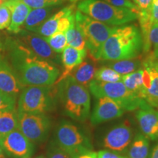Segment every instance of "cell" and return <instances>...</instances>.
Returning a JSON list of instances; mask_svg holds the SVG:
<instances>
[{
  "mask_svg": "<svg viewBox=\"0 0 158 158\" xmlns=\"http://www.w3.org/2000/svg\"><path fill=\"white\" fill-rule=\"evenodd\" d=\"M5 48L10 63L21 84L25 86H53L60 71L56 65L39 58L19 39H7Z\"/></svg>",
  "mask_w": 158,
  "mask_h": 158,
  "instance_id": "1",
  "label": "cell"
},
{
  "mask_svg": "<svg viewBox=\"0 0 158 158\" xmlns=\"http://www.w3.org/2000/svg\"><path fill=\"white\" fill-rule=\"evenodd\" d=\"M143 51V38L137 26L115 27L103 44L100 60L118 61L136 58Z\"/></svg>",
  "mask_w": 158,
  "mask_h": 158,
  "instance_id": "2",
  "label": "cell"
},
{
  "mask_svg": "<svg viewBox=\"0 0 158 158\" xmlns=\"http://www.w3.org/2000/svg\"><path fill=\"white\" fill-rule=\"evenodd\" d=\"M57 85L56 95L62 102L64 112L74 120L84 122L89 116L91 99L87 87L68 76Z\"/></svg>",
  "mask_w": 158,
  "mask_h": 158,
  "instance_id": "3",
  "label": "cell"
},
{
  "mask_svg": "<svg viewBox=\"0 0 158 158\" xmlns=\"http://www.w3.org/2000/svg\"><path fill=\"white\" fill-rule=\"evenodd\" d=\"M78 9L84 14L107 25H123L138 19L135 11L115 7L104 0H83L78 4Z\"/></svg>",
  "mask_w": 158,
  "mask_h": 158,
  "instance_id": "4",
  "label": "cell"
},
{
  "mask_svg": "<svg viewBox=\"0 0 158 158\" xmlns=\"http://www.w3.org/2000/svg\"><path fill=\"white\" fill-rule=\"evenodd\" d=\"M75 20L84 35L86 50L89 54L90 59L94 62L100 61L103 44L113 32L115 27H110L96 21L78 10L75 13Z\"/></svg>",
  "mask_w": 158,
  "mask_h": 158,
  "instance_id": "5",
  "label": "cell"
},
{
  "mask_svg": "<svg viewBox=\"0 0 158 158\" xmlns=\"http://www.w3.org/2000/svg\"><path fill=\"white\" fill-rule=\"evenodd\" d=\"M54 92L52 86H25L19 94L17 112L45 114L54 106Z\"/></svg>",
  "mask_w": 158,
  "mask_h": 158,
  "instance_id": "6",
  "label": "cell"
},
{
  "mask_svg": "<svg viewBox=\"0 0 158 158\" xmlns=\"http://www.w3.org/2000/svg\"><path fill=\"white\" fill-rule=\"evenodd\" d=\"M89 88L97 98L107 97L114 100L124 110L130 111L137 110L143 100L128 90L122 81L105 83L94 79L89 85Z\"/></svg>",
  "mask_w": 158,
  "mask_h": 158,
  "instance_id": "7",
  "label": "cell"
},
{
  "mask_svg": "<svg viewBox=\"0 0 158 158\" xmlns=\"http://www.w3.org/2000/svg\"><path fill=\"white\" fill-rule=\"evenodd\" d=\"M56 144L71 158L92 150L89 139L74 124L64 122L59 125L56 131Z\"/></svg>",
  "mask_w": 158,
  "mask_h": 158,
  "instance_id": "8",
  "label": "cell"
},
{
  "mask_svg": "<svg viewBox=\"0 0 158 158\" xmlns=\"http://www.w3.org/2000/svg\"><path fill=\"white\" fill-rule=\"evenodd\" d=\"M50 127V120L45 114L18 112L17 129L31 143L44 141L48 136Z\"/></svg>",
  "mask_w": 158,
  "mask_h": 158,
  "instance_id": "9",
  "label": "cell"
},
{
  "mask_svg": "<svg viewBox=\"0 0 158 158\" xmlns=\"http://www.w3.org/2000/svg\"><path fill=\"white\" fill-rule=\"evenodd\" d=\"M18 34L19 40L39 58L54 65L60 64L61 56L59 54H57L51 48L44 37L25 29H22Z\"/></svg>",
  "mask_w": 158,
  "mask_h": 158,
  "instance_id": "10",
  "label": "cell"
},
{
  "mask_svg": "<svg viewBox=\"0 0 158 158\" xmlns=\"http://www.w3.org/2000/svg\"><path fill=\"white\" fill-rule=\"evenodd\" d=\"M76 5H71L61 9L43 23L35 33L48 37L56 32H65L75 19Z\"/></svg>",
  "mask_w": 158,
  "mask_h": 158,
  "instance_id": "11",
  "label": "cell"
},
{
  "mask_svg": "<svg viewBox=\"0 0 158 158\" xmlns=\"http://www.w3.org/2000/svg\"><path fill=\"white\" fill-rule=\"evenodd\" d=\"M0 145L6 155L13 158H29L34 152L33 143L18 129L0 138Z\"/></svg>",
  "mask_w": 158,
  "mask_h": 158,
  "instance_id": "12",
  "label": "cell"
},
{
  "mask_svg": "<svg viewBox=\"0 0 158 158\" xmlns=\"http://www.w3.org/2000/svg\"><path fill=\"white\" fill-rule=\"evenodd\" d=\"M133 133L128 121H124L109 130L105 136L103 146L112 151L124 153L132 142Z\"/></svg>",
  "mask_w": 158,
  "mask_h": 158,
  "instance_id": "13",
  "label": "cell"
},
{
  "mask_svg": "<svg viewBox=\"0 0 158 158\" xmlns=\"http://www.w3.org/2000/svg\"><path fill=\"white\" fill-rule=\"evenodd\" d=\"M135 117L142 133L149 140L158 139V111L143 100L136 110Z\"/></svg>",
  "mask_w": 158,
  "mask_h": 158,
  "instance_id": "14",
  "label": "cell"
},
{
  "mask_svg": "<svg viewBox=\"0 0 158 158\" xmlns=\"http://www.w3.org/2000/svg\"><path fill=\"white\" fill-rule=\"evenodd\" d=\"M124 110L119 105L111 99L107 97L99 98L91 116V122L96 125L115 119L123 115Z\"/></svg>",
  "mask_w": 158,
  "mask_h": 158,
  "instance_id": "15",
  "label": "cell"
},
{
  "mask_svg": "<svg viewBox=\"0 0 158 158\" xmlns=\"http://www.w3.org/2000/svg\"><path fill=\"white\" fill-rule=\"evenodd\" d=\"M23 88L8 59L0 54V91L17 98Z\"/></svg>",
  "mask_w": 158,
  "mask_h": 158,
  "instance_id": "16",
  "label": "cell"
},
{
  "mask_svg": "<svg viewBox=\"0 0 158 158\" xmlns=\"http://www.w3.org/2000/svg\"><path fill=\"white\" fill-rule=\"evenodd\" d=\"M87 56V51L86 49L84 50H78L71 46H67L61 55V63H62L64 70L62 73L59 75L54 85H56L62 81L70 76L72 71L76 67L81 63Z\"/></svg>",
  "mask_w": 158,
  "mask_h": 158,
  "instance_id": "17",
  "label": "cell"
},
{
  "mask_svg": "<svg viewBox=\"0 0 158 158\" xmlns=\"http://www.w3.org/2000/svg\"><path fill=\"white\" fill-rule=\"evenodd\" d=\"M4 4L11 13L10 23L7 29L10 32L18 34L22 30L21 27L24 24L31 8L21 0H7Z\"/></svg>",
  "mask_w": 158,
  "mask_h": 158,
  "instance_id": "18",
  "label": "cell"
},
{
  "mask_svg": "<svg viewBox=\"0 0 158 158\" xmlns=\"http://www.w3.org/2000/svg\"><path fill=\"white\" fill-rule=\"evenodd\" d=\"M96 70L94 62H92L90 59V60L83 61L72 71L69 76L72 77L77 83L82 86L89 87V85L94 80Z\"/></svg>",
  "mask_w": 158,
  "mask_h": 158,
  "instance_id": "19",
  "label": "cell"
},
{
  "mask_svg": "<svg viewBox=\"0 0 158 158\" xmlns=\"http://www.w3.org/2000/svg\"><path fill=\"white\" fill-rule=\"evenodd\" d=\"M54 10H55L54 6L31 10L23 24L26 30L35 32L48 18L51 16Z\"/></svg>",
  "mask_w": 158,
  "mask_h": 158,
  "instance_id": "20",
  "label": "cell"
},
{
  "mask_svg": "<svg viewBox=\"0 0 158 158\" xmlns=\"http://www.w3.org/2000/svg\"><path fill=\"white\" fill-rule=\"evenodd\" d=\"M147 68L151 75V84L147 89H144L141 94V98L145 100L152 108H158V70L150 66Z\"/></svg>",
  "mask_w": 158,
  "mask_h": 158,
  "instance_id": "21",
  "label": "cell"
},
{
  "mask_svg": "<svg viewBox=\"0 0 158 158\" xmlns=\"http://www.w3.org/2000/svg\"><path fill=\"white\" fill-rule=\"evenodd\" d=\"M149 149V139L143 133H138L130 146L128 158H148Z\"/></svg>",
  "mask_w": 158,
  "mask_h": 158,
  "instance_id": "22",
  "label": "cell"
},
{
  "mask_svg": "<svg viewBox=\"0 0 158 158\" xmlns=\"http://www.w3.org/2000/svg\"><path fill=\"white\" fill-rule=\"evenodd\" d=\"M121 81L128 90L141 98V94L143 91V68L131 73L122 76Z\"/></svg>",
  "mask_w": 158,
  "mask_h": 158,
  "instance_id": "23",
  "label": "cell"
},
{
  "mask_svg": "<svg viewBox=\"0 0 158 158\" xmlns=\"http://www.w3.org/2000/svg\"><path fill=\"white\" fill-rule=\"evenodd\" d=\"M64 34L68 46H71L78 50L86 49V43H85L84 35L76 23L75 19Z\"/></svg>",
  "mask_w": 158,
  "mask_h": 158,
  "instance_id": "24",
  "label": "cell"
},
{
  "mask_svg": "<svg viewBox=\"0 0 158 158\" xmlns=\"http://www.w3.org/2000/svg\"><path fill=\"white\" fill-rule=\"evenodd\" d=\"M109 67L121 76H124L142 68V62L136 58L113 61L108 64Z\"/></svg>",
  "mask_w": 158,
  "mask_h": 158,
  "instance_id": "25",
  "label": "cell"
},
{
  "mask_svg": "<svg viewBox=\"0 0 158 158\" xmlns=\"http://www.w3.org/2000/svg\"><path fill=\"white\" fill-rule=\"evenodd\" d=\"M18 112L16 110L0 112V138L17 129Z\"/></svg>",
  "mask_w": 158,
  "mask_h": 158,
  "instance_id": "26",
  "label": "cell"
},
{
  "mask_svg": "<svg viewBox=\"0 0 158 158\" xmlns=\"http://www.w3.org/2000/svg\"><path fill=\"white\" fill-rule=\"evenodd\" d=\"M122 76L108 66H102L96 70L94 80L105 83L121 81Z\"/></svg>",
  "mask_w": 158,
  "mask_h": 158,
  "instance_id": "27",
  "label": "cell"
},
{
  "mask_svg": "<svg viewBox=\"0 0 158 158\" xmlns=\"http://www.w3.org/2000/svg\"><path fill=\"white\" fill-rule=\"evenodd\" d=\"M45 39L51 48L57 54H62L63 50L68 45L64 32H56L50 37H45Z\"/></svg>",
  "mask_w": 158,
  "mask_h": 158,
  "instance_id": "28",
  "label": "cell"
},
{
  "mask_svg": "<svg viewBox=\"0 0 158 158\" xmlns=\"http://www.w3.org/2000/svg\"><path fill=\"white\" fill-rule=\"evenodd\" d=\"M158 46V23H155L152 26L150 29L149 35H148L147 40L145 44L143 45V52L147 54L151 51L152 48L153 49Z\"/></svg>",
  "mask_w": 158,
  "mask_h": 158,
  "instance_id": "29",
  "label": "cell"
},
{
  "mask_svg": "<svg viewBox=\"0 0 158 158\" xmlns=\"http://www.w3.org/2000/svg\"><path fill=\"white\" fill-rule=\"evenodd\" d=\"M16 106V98L0 91V112L14 110Z\"/></svg>",
  "mask_w": 158,
  "mask_h": 158,
  "instance_id": "30",
  "label": "cell"
},
{
  "mask_svg": "<svg viewBox=\"0 0 158 158\" xmlns=\"http://www.w3.org/2000/svg\"><path fill=\"white\" fill-rule=\"evenodd\" d=\"M31 9L42 8V7L58 6L62 4L65 0H21Z\"/></svg>",
  "mask_w": 158,
  "mask_h": 158,
  "instance_id": "31",
  "label": "cell"
},
{
  "mask_svg": "<svg viewBox=\"0 0 158 158\" xmlns=\"http://www.w3.org/2000/svg\"><path fill=\"white\" fill-rule=\"evenodd\" d=\"M142 67L150 66L158 70V46L153 49L152 51L147 53V56L142 61Z\"/></svg>",
  "mask_w": 158,
  "mask_h": 158,
  "instance_id": "32",
  "label": "cell"
},
{
  "mask_svg": "<svg viewBox=\"0 0 158 158\" xmlns=\"http://www.w3.org/2000/svg\"><path fill=\"white\" fill-rule=\"evenodd\" d=\"M11 20V13L5 4L0 5V29L8 28Z\"/></svg>",
  "mask_w": 158,
  "mask_h": 158,
  "instance_id": "33",
  "label": "cell"
},
{
  "mask_svg": "<svg viewBox=\"0 0 158 158\" xmlns=\"http://www.w3.org/2000/svg\"><path fill=\"white\" fill-rule=\"evenodd\" d=\"M137 8L138 13H150L153 0H133Z\"/></svg>",
  "mask_w": 158,
  "mask_h": 158,
  "instance_id": "34",
  "label": "cell"
},
{
  "mask_svg": "<svg viewBox=\"0 0 158 158\" xmlns=\"http://www.w3.org/2000/svg\"><path fill=\"white\" fill-rule=\"evenodd\" d=\"M107 2L110 5L115 6L118 7H124V8H128L135 11L137 13V8L136 6L133 2H132L130 0H104Z\"/></svg>",
  "mask_w": 158,
  "mask_h": 158,
  "instance_id": "35",
  "label": "cell"
},
{
  "mask_svg": "<svg viewBox=\"0 0 158 158\" xmlns=\"http://www.w3.org/2000/svg\"><path fill=\"white\" fill-rule=\"evenodd\" d=\"M48 158H71L68 153L63 151L58 146H51L48 153Z\"/></svg>",
  "mask_w": 158,
  "mask_h": 158,
  "instance_id": "36",
  "label": "cell"
},
{
  "mask_svg": "<svg viewBox=\"0 0 158 158\" xmlns=\"http://www.w3.org/2000/svg\"><path fill=\"white\" fill-rule=\"evenodd\" d=\"M97 157L98 158H127L119 154L112 152L108 151V150H100L97 152Z\"/></svg>",
  "mask_w": 158,
  "mask_h": 158,
  "instance_id": "37",
  "label": "cell"
},
{
  "mask_svg": "<svg viewBox=\"0 0 158 158\" xmlns=\"http://www.w3.org/2000/svg\"><path fill=\"white\" fill-rule=\"evenodd\" d=\"M151 20L153 24L158 23V0H153L151 6Z\"/></svg>",
  "mask_w": 158,
  "mask_h": 158,
  "instance_id": "38",
  "label": "cell"
},
{
  "mask_svg": "<svg viewBox=\"0 0 158 158\" xmlns=\"http://www.w3.org/2000/svg\"><path fill=\"white\" fill-rule=\"evenodd\" d=\"M75 158H98L97 157V153L94 152H86L84 154H82V155H78V157Z\"/></svg>",
  "mask_w": 158,
  "mask_h": 158,
  "instance_id": "39",
  "label": "cell"
},
{
  "mask_svg": "<svg viewBox=\"0 0 158 158\" xmlns=\"http://www.w3.org/2000/svg\"><path fill=\"white\" fill-rule=\"evenodd\" d=\"M150 158H158V143L152 150Z\"/></svg>",
  "mask_w": 158,
  "mask_h": 158,
  "instance_id": "40",
  "label": "cell"
},
{
  "mask_svg": "<svg viewBox=\"0 0 158 158\" xmlns=\"http://www.w3.org/2000/svg\"><path fill=\"white\" fill-rule=\"evenodd\" d=\"M0 158H6L5 153L2 148L1 145H0Z\"/></svg>",
  "mask_w": 158,
  "mask_h": 158,
  "instance_id": "41",
  "label": "cell"
},
{
  "mask_svg": "<svg viewBox=\"0 0 158 158\" xmlns=\"http://www.w3.org/2000/svg\"><path fill=\"white\" fill-rule=\"evenodd\" d=\"M4 49V45L2 44V43L1 40H0V54H1V52L3 51Z\"/></svg>",
  "mask_w": 158,
  "mask_h": 158,
  "instance_id": "42",
  "label": "cell"
},
{
  "mask_svg": "<svg viewBox=\"0 0 158 158\" xmlns=\"http://www.w3.org/2000/svg\"><path fill=\"white\" fill-rule=\"evenodd\" d=\"M37 158H45L44 156H43V155H40V156H39V157H37Z\"/></svg>",
  "mask_w": 158,
  "mask_h": 158,
  "instance_id": "43",
  "label": "cell"
},
{
  "mask_svg": "<svg viewBox=\"0 0 158 158\" xmlns=\"http://www.w3.org/2000/svg\"><path fill=\"white\" fill-rule=\"evenodd\" d=\"M70 2H77V1H78V0H70Z\"/></svg>",
  "mask_w": 158,
  "mask_h": 158,
  "instance_id": "44",
  "label": "cell"
},
{
  "mask_svg": "<svg viewBox=\"0 0 158 158\" xmlns=\"http://www.w3.org/2000/svg\"><path fill=\"white\" fill-rule=\"evenodd\" d=\"M2 4V0H0V5H1Z\"/></svg>",
  "mask_w": 158,
  "mask_h": 158,
  "instance_id": "45",
  "label": "cell"
}]
</instances>
